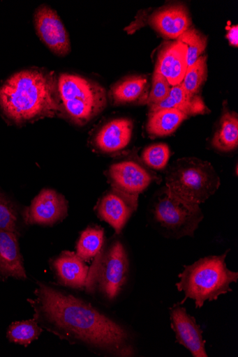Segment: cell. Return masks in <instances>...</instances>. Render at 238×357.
<instances>
[{"label":"cell","mask_w":238,"mask_h":357,"mask_svg":"<svg viewBox=\"0 0 238 357\" xmlns=\"http://www.w3.org/2000/svg\"><path fill=\"white\" fill-rule=\"evenodd\" d=\"M38 285L36 298L27 301L41 328L96 354L135 355L131 335L120 324L80 298L42 282Z\"/></svg>","instance_id":"1"},{"label":"cell","mask_w":238,"mask_h":357,"mask_svg":"<svg viewBox=\"0 0 238 357\" xmlns=\"http://www.w3.org/2000/svg\"><path fill=\"white\" fill-rule=\"evenodd\" d=\"M0 109L17 125L61 116L57 75L42 68L15 73L0 86Z\"/></svg>","instance_id":"2"},{"label":"cell","mask_w":238,"mask_h":357,"mask_svg":"<svg viewBox=\"0 0 238 357\" xmlns=\"http://www.w3.org/2000/svg\"><path fill=\"white\" fill-rule=\"evenodd\" d=\"M229 250L218 256L201 258L193 264L184 267L179 275L177 287L185 294L183 305L188 299L195 301L196 308H200L207 301L232 291L230 284L237 282L238 273L227 268L225 258Z\"/></svg>","instance_id":"3"},{"label":"cell","mask_w":238,"mask_h":357,"mask_svg":"<svg viewBox=\"0 0 238 357\" xmlns=\"http://www.w3.org/2000/svg\"><path fill=\"white\" fill-rule=\"evenodd\" d=\"M57 91L61 116L79 126L88 123L107 105V93L103 86L76 74L57 75Z\"/></svg>","instance_id":"4"},{"label":"cell","mask_w":238,"mask_h":357,"mask_svg":"<svg viewBox=\"0 0 238 357\" xmlns=\"http://www.w3.org/2000/svg\"><path fill=\"white\" fill-rule=\"evenodd\" d=\"M128 273L126 251L120 241H115L94 257L87 279V293L113 301L126 284Z\"/></svg>","instance_id":"5"},{"label":"cell","mask_w":238,"mask_h":357,"mask_svg":"<svg viewBox=\"0 0 238 357\" xmlns=\"http://www.w3.org/2000/svg\"><path fill=\"white\" fill-rule=\"evenodd\" d=\"M219 185V178L211 165L195 158L178 161L166 177L168 191L187 202L198 205L211 197Z\"/></svg>","instance_id":"6"},{"label":"cell","mask_w":238,"mask_h":357,"mask_svg":"<svg viewBox=\"0 0 238 357\" xmlns=\"http://www.w3.org/2000/svg\"><path fill=\"white\" fill-rule=\"evenodd\" d=\"M154 216L163 229L181 237L193 236L203 218L198 204L187 202L166 188L155 205Z\"/></svg>","instance_id":"7"},{"label":"cell","mask_w":238,"mask_h":357,"mask_svg":"<svg viewBox=\"0 0 238 357\" xmlns=\"http://www.w3.org/2000/svg\"><path fill=\"white\" fill-rule=\"evenodd\" d=\"M34 25L40 40L54 54L65 56L72 51L69 33L59 14L43 4L34 14Z\"/></svg>","instance_id":"8"},{"label":"cell","mask_w":238,"mask_h":357,"mask_svg":"<svg viewBox=\"0 0 238 357\" xmlns=\"http://www.w3.org/2000/svg\"><path fill=\"white\" fill-rule=\"evenodd\" d=\"M68 214V204L62 195L52 189H44L24 213L27 225H52Z\"/></svg>","instance_id":"9"},{"label":"cell","mask_w":238,"mask_h":357,"mask_svg":"<svg viewBox=\"0 0 238 357\" xmlns=\"http://www.w3.org/2000/svg\"><path fill=\"white\" fill-rule=\"evenodd\" d=\"M112 188L127 195L135 200L154 179V176L143 167L132 160H125L113 165L108 172Z\"/></svg>","instance_id":"10"},{"label":"cell","mask_w":238,"mask_h":357,"mask_svg":"<svg viewBox=\"0 0 238 357\" xmlns=\"http://www.w3.org/2000/svg\"><path fill=\"white\" fill-rule=\"evenodd\" d=\"M170 318L177 342L189 350L194 357H208L206 341L195 317L188 314L180 304H177L170 309Z\"/></svg>","instance_id":"11"},{"label":"cell","mask_w":238,"mask_h":357,"mask_svg":"<svg viewBox=\"0 0 238 357\" xmlns=\"http://www.w3.org/2000/svg\"><path fill=\"white\" fill-rule=\"evenodd\" d=\"M137 207L138 200L112 188L98 203L96 213L101 220L109 223L119 234Z\"/></svg>","instance_id":"12"},{"label":"cell","mask_w":238,"mask_h":357,"mask_svg":"<svg viewBox=\"0 0 238 357\" xmlns=\"http://www.w3.org/2000/svg\"><path fill=\"white\" fill-rule=\"evenodd\" d=\"M187 47L180 41L165 44L159 51L155 72L161 74L172 86L181 84L186 70Z\"/></svg>","instance_id":"13"},{"label":"cell","mask_w":238,"mask_h":357,"mask_svg":"<svg viewBox=\"0 0 238 357\" xmlns=\"http://www.w3.org/2000/svg\"><path fill=\"white\" fill-rule=\"evenodd\" d=\"M52 268L61 285L80 290L85 288L89 269L77 253L61 252L52 261Z\"/></svg>","instance_id":"14"},{"label":"cell","mask_w":238,"mask_h":357,"mask_svg":"<svg viewBox=\"0 0 238 357\" xmlns=\"http://www.w3.org/2000/svg\"><path fill=\"white\" fill-rule=\"evenodd\" d=\"M149 22L161 35L169 39H178L191 24L188 10L181 5L158 10L151 15Z\"/></svg>","instance_id":"15"},{"label":"cell","mask_w":238,"mask_h":357,"mask_svg":"<svg viewBox=\"0 0 238 357\" xmlns=\"http://www.w3.org/2000/svg\"><path fill=\"white\" fill-rule=\"evenodd\" d=\"M18 236L15 233L0 230V280L27 278Z\"/></svg>","instance_id":"16"},{"label":"cell","mask_w":238,"mask_h":357,"mask_svg":"<svg viewBox=\"0 0 238 357\" xmlns=\"http://www.w3.org/2000/svg\"><path fill=\"white\" fill-rule=\"evenodd\" d=\"M133 122L128 119H114L99 130L95 137L96 147L104 153H114L126 148L131 142Z\"/></svg>","instance_id":"17"},{"label":"cell","mask_w":238,"mask_h":357,"mask_svg":"<svg viewBox=\"0 0 238 357\" xmlns=\"http://www.w3.org/2000/svg\"><path fill=\"white\" fill-rule=\"evenodd\" d=\"M188 116L178 109L150 112L147 131L151 136L165 137L174 133Z\"/></svg>","instance_id":"18"},{"label":"cell","mask_w":238,"mask_h":357,"mask_svg":"<svg viewBox=\"0 0 238 357\" xmlns=\"http://www.w3.org/2000/svg\"><path fill=\"white\" fill-rule=\"evenodd\" d=\"M147 80L140 76L125 77L112 86L110 97L114 105L132 103L139 100L144 91Z\"/></svg>","instance_id":"19"},{"label":"cell","mask_w":238,"mask_h":357,"mask_svg":"<svg viewBox=\"0 0 238 357\" xmlns=\"http://www.w3.org/2000/svg\"><path fill=\"white\" fill-rule=\"evenodd\" d=\"M221 151H230L238 146V116L235 112H225L212 142Z\"/></svg>","instance_id":"20"},{"label":"cell","mask_w":238,"mask_h":357,"mask_svg":"<svg viewBox=\"0 0 238 357\" xmlns=\"http://www.w3.org/2000/svg\"><path fill=\"white\" fill-rule=\"evenodd\" d=\"M105 232L98 226L89 227L81 234L77 245V255L89 262L103 248Z\"/></svg>","instance_id":"21"},{"label":"cell","mask_w":238,"mask_h":357,"mask_svg":"<svg viewBox=\"0 0 238 357\" xmlns=\"http://www.w3.org/2000/svg\"><path fill=\"white\" fill-rule=\"evenodd\" d=\"M169 95L175 102L177 109L188 116L210 112V109L203 102L198 94L188 93L184 89L181 84L173 86Z\"/></svg>","instance_id":"22"},{"label":"cell","mask_w":238,"mask_h":357,"mask_svg":"<svg viewBox=\"0 0 238 357\" xmlns=\"http://www.w3.org/2000/svg\"><path fill=\"white\" fill-rule=\"evenodd\" d=\"M43 330L35 319L13 322L9 327L7 337L11 342L27 347L38 339Z\"/></svg>","instance_id":"23"},{"label":"cell","mask_w":238,"mask_h":357,"mask_svg":"<svg viewBox=\"0 0 238 357\" xmlns=\"http://www.w3.org/2000/svg\"><path fill=\"white\" fill-rule=\"evenodd\" d=\"M207 56L202 55L188 68L181 84L188 93L198 94L202 85L207 81Z\"/></svg>","instance_id":"24"},{"label":"cell","mask_w":238,"mask_h":357,"mask_svg":"<svg viewBox=\"0 0 238 357\" xmlns=\"http://www.w3.org/2000/svg\"><path fill=\"white\" fill-rule=\"evenodd\" d=\"M187 47L188 68L191 66L205 51L207 38L194 28H188L178 39Z\"/></svg>","instance_id":"25"},{"label":"cell","mask_w":238,"mask_h":357,"mask_svg":"<svg viewBox=\"0 0 238 357\" xmlns=\"http://www.w3.org/2000/svg\"><path fill=\"white\" fill-rule=\"evenodd\" d=\"M170 155V149L166 144H158L147 147L142 155L144 163L156 170H161L168 164Z\"/></svg>","instance_id":"26"},{"label":"cell","mask_w":238,"mask_h":357,"mask_svg":"<svg viewBox=\"0 0 238 357\" xmlns=\"http://www.w3.org/2000/svg\"><path fill=\"white\" fill-rule=\"evenodd\" d=\"M0 230L19 234L18 215L13 204L0 194Z\"/></svg>","instance_id":"27"},{"label":"cell","mask_w":238,"mask_h":357,"mask_svg":"<svg viewBox=\"0 0 238 357\" xmlns=\"http://www.w3.org/2000/svg\"><path fill=\"white\" fill-rule=\"evenodd\" d=\"M172 86L160 73L154 71L151 92L144 104L149 106L157 104L163 100L169 95Z\"/></svg>","instance_id":"28"},{"label":"cell","mask_w":238,"mask_h":357,"mask_svg":"<svg viewBox=\"0 0 238 357\" xmlns=\"http://www.w3.org/2000/svg\"><path fill=\"white\" fill-rule=\"evenodd\" d=\"M149 109L150 112H155L164 109H177V105L172 97L168 95L163 100L149 106Z\"/></svg>","instance_id":"29"},{"label":"cell","mask_w":238,"mask_h":357,"mask_svg":"<svg viewBox=\"0 0 238 357\" xmlns=\"http://www.w3.org/2000/svg\"><path fill=\"white\" fill-rule=\"evenodd\" d=\"M237 32V25L232 26L228 29L226 36L230 44L232 46H235V47H237L238 46Z\"/></svg>","instance_id":"30"}]
</instances>
